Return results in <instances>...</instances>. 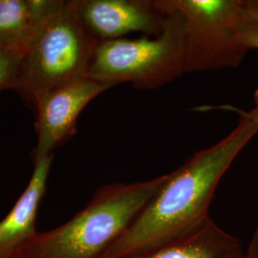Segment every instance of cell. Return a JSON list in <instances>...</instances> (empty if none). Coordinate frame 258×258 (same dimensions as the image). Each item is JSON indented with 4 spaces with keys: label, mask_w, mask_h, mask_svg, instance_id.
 I'll return each mask as SVG.
<instances>
[{
    "label": "cell",
    "mask_w": 258,
    "mask_h": 258,
    "mask_svg": "<svg viewBox=\"0 0 258 258\" xmlns=\"http://www.w3.org/2000/svg\"><path fill=\"white\" fill-rule=\"evenodd\" d=\"M225 138L194 154L169 176L125 232L102 258H127L181 239L211 219L212 198L222 177L258 133V121L247 111Z\"/></svg>",
    "instance_id": "obj_1"
},
{
    "label": "cell",
    "mask_w": 258,
    "mask_h": 258,
    "mask_svg": "<svg viewBox=\"0 0 258 258\" xmlns=\"http://www.w3.org/2000/svg\"><path fill=\"white\" fill-rule=\"evenodd\" d=\"M169 173L99 188L83 211L54 230L37 232L11 258H102L166 183Z\"/></svg>",
    "instance_id": "obj_2"
},
{
    "label": "cell",
    "mask_w": 258,
    "mask_h": 258,
    "mask_svg": "<svg viewBox=\"0 0 258 258\" xmlns=\"http://www.w3.org/2000/svg\"><path fill=\"white\" fill-rule=\"evenodd\" d=\"M163 3L167 19L159 36L99 42L87 77L115 85L131 83L138 90H153L185 74L183 19L168 0Z\"/></svg>",
    "instance_id": "obj_3"
},
{
    "label": "cell",
    "mask_w": 258,
    "mask_h": 258,
    "mask_svg": "<svg viewBox=\"0 0 258 258\" xmlns=\"http://www.w3.org/2000/svg\"><path fill=\"white\" fill-rule=\"evenodd\" d=\"M98 43L84 26L75 0L64 1L24 47L16 89L34 101L40 93L87 77Z\"/></svg>",
    "instance_id": "obj_4"
},
{
    "label": "cell",
    "mask_w": 258,
    "mask_h": 258,
    "mask_svg": "<svg viewBox=\"0 0 258 258\" xmlns=\"http://www.w3.org/2000/svg\"><path fill=\"white\" fill-rule=\"evenodd\" d=\"M184 23L185 73L235 68L249 50L236 35L242 0H168Z\"/></svg>",
    "instance_id": "obj_5"
},
{
    "label": "cell",
    "mask_w": 258,
    "mask_h": 258,
    "mask_svg": "<svg viewBox=\"0 0 258 258\" xmlns=\"http://www.w3.org/2000/svg\"><path fill=\"white\" fill-rule=\"evenodd\" d=\"M75 5L98 42L123 38L131 33L157 37L167 19L163 0H76Z\"/></svg>",
    "instance_id": "obj_6"
},
{
    "label": "cell",
    "mask_w": 258,
    "mask_h": 258,
    "mask_svg": "<svg viewBox=\"0 0 258 258\" xmlns=\"http://www.w3.org/2000/svg\"><path fill=\"white\" fill-rule=\"evenodd\" d=\"M115 84L84 77L38 94L36 160L51 156L53 149L75 131L84 107Z\"/></svg>",
    "instance_id": "obj_7"
},
{
    "label": "cell",
    "mask_w": 258,
    "mask_h": 258,
    "mask_svg": "<svg viewBox=\"0 0 258 258\" xmlns=\"http://www.w3.org/2000/svg\"><path fill=\"white\" fill-rule=\"evenodd\" d=\"M53 155L36 160L32 177L7 216L0 221V258H11L36 231L37 211L46 189Z\"/></svg>",
    "instance_id": "obj_8"
},
{
    "label": "cell",
    "mask_w": 258,
    "mask_h": 258,
    "mask_svg": "<svg viewBox=\"0 0 258 258\" xmlns=\"http://www.w3.org/2000/svg\"><path fill=\"white\" fill-rule=\"evenodd\" d=\"M127 258H245L239 238L212 218L181 239Z\"/></svg>",
    "instance_id": "obj_9"
},
{
    "label": "cell",
    "mask_w": 258,
    "mask_h": 258,
    "mask_svg": "<svg viewBox=\"0 0 258 258\" xmlns=\"http://www.w3.org/2000/svg\"><path fill=\"white\" fill-rule=\"evenodd\" d=\"M38 25L29 0H0V46L24 49Z\"/></svg>",
    "instance_id": "obj_10"
},
{
    "label": "cell",
    "mask_w": 258,
    "mask_h": 258,
    "mask_svg": "<svg viewBox=\"0 0 258 258\" xmlns=\"http://www.w3.org/2000/svg\"><path fill=\"white\" fill-rule=\"evenodd\" d=\"M23 50L0 46V93L4 89L17 88Z\"/></svg>",
    "instance_id": "obj_11"
},
{
    "label": "cell",
    "mask_w": 258,
    "mask_h": 258,
    "mask_svg": "<svg viewBox=\"0 0 258 258\" xmlns=\"http://www.w3.org/2000/svg\"><path fill=\"white\" fill-rule=\"evenodd\" d=\"M235 32L240 41L249 50H258V18H255L244 8L242 0V12L235 23Z\"/></svg>",
    "instance_id": "obj_12"
},
{
    "label": "cell",
    "mask_w": 258,
    "mask_h": 258,
    "mask_svg": "<svg viewBox=\"0 0 258 258\" xmlns=\"http://www.w3.org/2000/svg\"><path fill=\"white\" fill-rule=\"evenodd\" d=\"M245 258H258V227L252 233L248 249L245 252Z\"/></svg>",
    "instance_id": "obj_13"
},
{
    "label": "cell",
    "mask_w": 258,
    "mask_h": 258,
    "mask_svg": "<svg viewBox=\"0 0 258 258\" xmlns=\"http://www.w3.org/2000/svg\"><path fill=\"white\" fill-rule=\"evenodd\" d=\"M243 5L249 15L258 18V0H243Z\"/></svg>",
    "instance_id": "obj_14"
},
{
    "label": "cell",
    "mask_w": 258,
    "mask_h": 258,
    "mask_svg": "<svg viewBox=\"0 0 258 258\" xmlns=\"http://www.w3.org/2000/svg\"><path fill=\"white\" fill-rule=\"evenodd\" d=\"M253 100H254V108L252 110L248 111L249 113V115L254 118L255 120L258 121V88L256 89V91L254 93V97H253Z\"/></svg>",
    "instance_id": "obj_15"
}]
</instances>
